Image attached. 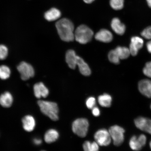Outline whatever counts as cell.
<instances>
[{
	"mask_svg": "<svg viewBox=\"0 0 151 151\" xmlns=\"http://www.w3.org/2000/svg\"><path fill=\"white\" fill-rule=\"evenodd\" d=\"M150 109H151V104H150Z\"/></svg>",
	"mask_w": 151,
	"mask_h": 151,
	"instance_id": "37",
	"label": "cell"
},
{
	"mask_svg": "<svg viewBox=\"0 0 151 151\" xmlns=\"http://www.w3.org/2000/svg\"><path fill=\"white\" fill-rule=\"evenodd\" d=\"M8 54L7 47L3 45H0V60H4L6 58Z\"/></svg>",
	"mask_w": 151,
	"mask_h": 151,
	"instance_id": "27",
	"label": "cell"
},
{
	"mask_svg": "<svg viewBox=\"0 0 151 151\" xmlns=\"http://www.w3.org/2000/svg\"><path fill=\"white\" fill-rule=\"evenodd\" d=\"M33 142L34 144L37 146H39L42 143V141L41 139L39 138H35L33 139Z\"/></svg>",
	"mask_w": 151,
	"mask_h": 151,
	"instance_id": "32",
	"label": "cell"
},
{
	"mask_svg": "<svg viewBox=\"0 0 151 151\" xmlns=\"http://www.w3.org/2000/svg\"><path fill=\"white\" fill-rule=\"evenodd\" d=\"M34 94L35 97L40 99L41 97L46 98L49 94L48 88L42 82L36 83L33 87Z\"/></svg>",
	"mask_w": 151,
	"mask_h": 151,
	"instance_id": "12",
	"label": "cell"
},
{
	"mask_svg": "<svg viewBox=\"0 0 151 151\" xmlns=\"http://www.w3.org/2000/svg\"><path fill=\"white\" fill-rule=\"evenodd\" d=\"M138 88L139 92L143 95L151 98V80L146 79L139 81Z\"/></svg>",
	"mask_w": 151,
	"mask_h": 151,
	"instance_id": "11",
	"label": "cell"
},
{
	"mask_svg": "<svg viewBox=\"0 0 151 151\" xmlns=\"http://www.w3.org/2000/svg\"><path fill=\"white\" fill-rule=\"evenodd\" d=\"M89 122L86 119L81 118L77 119L72 125V129L73 133L78 136L84 137L87 134Z\"/></svg>",
	"mask_w": 151,
	"mask_h": 151,
	"instance_id": "4",
	"label": "cell"
},
{
	"mask_svg": "<svg viewBox=\"0 0 151 151\" xmlns=\"http://www.w3.org/2000/svg\"><path fill=\"white\" fill-rule=\"evenodd\" d=\"M148 6L151 8V0H146Z\"/></svg>",
	"mask_w": 151,
	"mask_h": 151,
	"instance_id": "35",
	"label": "cell"
},
{
	"mask_svg": "<svg viewBox=\"0 0 151 151\" xmlns=\"http://www.w3.org/2000/svg\"><path fill=\"white\" fill-rule=\"evenodd\" d=\"M95 38L97 40L101 42L109 43L113 39V35L111 32L106 29H101L96 34Z\"/></svg>",
	"mask_w": 151,
	"mask_h": 151,
	"instance_id": "14",
	"label": "cell"
},
{
	"mask_svg": "<svg viewBox=\"0 0 151 151\" xmlns=\"http://www.w3.org/2000/svg\"><path fill=\"white\" fill-rule=\"evenodd\" d=\"M142 37L145 39L151 40V26H148L143 30L141 33Z\"/></svg>",
	"mask_w": 151,
	"mask_h": 151,
	"instance_id": "29",
	"label": "cell"
},
{
	"mask_svg": "<svg viewBox=\"0 0 151 151\" xmlns=\"http://www.w3.org/2000/svg\"><path fill=\"white\" fill-rule=\"evenodd\" d=\"M17 69L20 73L22 80L26 81L29 80L35 75V71L33 67L27 62H21L17 67Z\"/></svg>",
	"mask_w": 151,
	"mask_h": 151,
	"instance_id": "8",
	"label": "cell"
},
{
	"mask_svg": "<svg viewBox=\"0 0 151 151\" xmlns=\"http://www.w3.org/2000/svg\"><path fill=\"white\" fill-rule=\"evenodd\" d=\"M115 50L120 60L127 59L131 55L129 48L127 47L118 46Z\"/></svg>",
	"mask_w": 151,
	"mask_h": 151,
	"instance_id": "22",
	"label": "cell"
},
{
	"mask_svg": "<svg viewBox=\"0 0 151 151\" xmlns=\"http://www.w3.org/2000/svg\"><path fill=\"white\" fill-rule=\"evenodd\" d=\"M11 71L9 68L6 65L0 66V78L5 80L10 77Z\"/></svg>",
	"mask_w": 151,
	"mask_h": 151,
	"instance_id": "24",
	"label": "cell"
},
{
	"mask_svg": "<svg viewBox=\"0 0 151 151\" xmlns=\"http://www.w3.org/2000/svg\"><path fill=\"white\" fill-rule=\"evenodd\" d=\"M78 56L74 50H69L66 53L65 56L66 61L70 68L75 69L77 65Z\"/></svg>",
	"mask_w": 151,
	"mask_h": 151,
	"instance_id": "17",
	"label": "cell"
},
{
	"mask_svg": "<svg viewBox=\"0 0 151 151\" xmlns=\"http://www.w3.org/2000/svg\"><path fill=\"white\" fill-rule=\"evenodd\" d=\"M109 131L115 146L121 145L124 140L125 130L124 128L118 125H114L111 126Z\"/></svg>",
	"mask_w": 151,
	"mask_h": 151,
	"instance_id": "5",
	"label": "cell"
},
{
	"mask_svg": "<svg viewBox=\"0 0 151 151\" xmlns=\"http://www.w3.org/2000/svg\"><path fill=\"white\" fill-rule=\"evenodd\" d=\"M99 146L96 142H91L88 141L85 142L83 146L84 151H99Z\"/></svg>",
	"mask_w": 151,
	"mask_h": 151,
	"instance_id": "23",
	"label": "cell"
},
{
	"mask_svg": "<svg viewBox=\"0 0 151 151\" xmlns=\"http://www.w3.org/2000/svg\"><path fill=\"white\" fill-rule=\"evenodd\" d=\"M56 27L60 38L65 42H70L75 39L74 26L73 22L64 18L56 22Z\"/></svg>",
	"mask_w": 151,
	"mask_h": 151,
	"instance_id": "1",
	"label": "cell"
},
{
	"mask_svg": "<svg viewBox=\"0 0 151 151\" xmlns=\"http://www.w3.org/2000/svg\"><path fill=\"white\" fill-rule=\"evenodd\" d=\"M14 98L9 92H5L0 96V105L5 108H9L12 105Z\"/></svg>",
	"mask_w": 151,
	"mask_h": 151,
	"instance_id": "16",
	"label": "cell"
},
{
	"mask_svg": "<svg viewBox=\"0 0 151 151\" xmlns=\"http://www.w3.org/2000/svg\"><path fill=\"white\" fill-rule=\"evenodd\" d=\"M146 47L148 51L151 54V40H150L146 44Z\"/></svg>",
	"mask_w": 151,
	"mask_h": 151,
	"instance_id": "33",
	"label": "cell"
},
{
	"mask_svg": "<svg viewBox=\"0 0 151 151\" xmlns=\"http://www.w3.org/2000/svg\"><path fill=\"white\" fill-rule=\"evenodd\" d=\"M59 137V133L56 130L50 129L47 131L44 135V140L48 144L53 143L58 140Z\"/></svg>",
	"mask_w": 151,
	"mask_h": 151,
	"instance_id": "18",
	"label": "cell"
},
{
	"mask_svg": "<svg viewBox=\"0 0 151 151\" xmlns=\"http://www.w3.org/2000/svg\"><path fill=\"white\" fill-rule=\"evenodd\" d=\"M95 141L99 146H107L110 144L112 139L109 131L105 129H99L94 135Z\"/></svg>",
	"mask_w": 151,
	"mask_h": 151,
	"instance_id": "6",
	"label": "cell"
},
{
	"mask_svg": "<svg viewBox=\"0 0 151 151\" xmlns=\"http://www.w3.org/2000/svg\"><path fill=\"white\" fill-rule=\"evenodd\" d=\"M37 104L41 112L54 121L58 120L59 108L57 104L54 102L39 100Z\"/></svg>",
	"mask_w": 151,
	"mask_h": 151,
	"instance_id": "2",
	"label": "cell"
},
{
	"mask_svg": "<svg viewBox=\"0 0 151 151\" xmlns=\"http://www.w3.org/2000/svg\"><path fill=\"white\" fill-rule=\"evenodd\" d=\"M150 148L151 150V140L150 141Z\"/></svg>",
	"mask_w": 151,
	"mask_h": 151,
	"instance_id": "36",
	"label": "cell"
},
{
	"mask_svg": "<svg viewBox=\"0 0 151 151\" xmlns=\"http://www.w3.org/2000/svg\"><path fill=\"white\" fill-rule=\"evenodd\" d=\"M147 141V137L144 134H141L138 136L133 135L130 139L129 146L132 150L139 151L146 145Z\"/></svg>",
	"mask_w": 151,
	"mask_h": 151,
	"instance_id": "7",
	"label": "cell"
},
{
	"mask_svg": "<svg viewBox=\"0 0 151 151\" xmlns=\"http://www.w3.org/2000/svg\"><path fill=\"white\" fill-rule=\"evenodd\" d=\"M83 1L85 3L90 4H91L95 0H83Z\"/></svg>",
	"mask_w": 151,
	"mask_h": 151,
	"instance_id": "34",
	"label": "cell"
},
{
	"mask_svg": "<svg viewBox=\"0 0 151 151\" xmlns=\"http://www.w3.org/2000/svg\"><path fill=\"white\" fill-rule=\"evenodd\" d=\"M124 0H110L109 4L112 9L115 10H120L123 8Z\"/></svg>",
	"mask_w": 151,
	"mask_h": 151,
	"instance_id": "25",
	"label": "cell"
},
{
	"mask_svg": "<svg viewBox=\"0 0 151 151\" xmlns=\"http://www.w3.org/2000/svg\"><path fill=\"white\" fill-rule=\"evenodd\" d=\"M108 58L109 61L112 63L118 64L120 63V59L115 50H111L109 52Z\"/></svg>",
	"mask_w": 151,
	"mask_h": 151,
	"instance_id": "26",
	"label": "cell"
},
{
	"mask_svg": "<svg viewBox=\"0 0 151 151\" xmlns=\"http://www.w3.org/2000/svg\"><path fill=\"white\" fill-rule=\"evenodd\" d=\"M138 129L151 135V119L143 116H139L134 121Z\"/></svg>",
	"mask_w": 151,
	"mask_h": 151,
	"instance_id": "9",
	"label": "cell"
},
{
	"mask_svg": "<svg viewBox=\"0 0 151 151\" xmlns=\"http://www.w3.org/2000/svg\"><path fill=\"white\" fill-rule=\"evenodd\" d=\"M45 151V150H42V151Z\"/></svg>",
	"mask_w": 151,
	"mask_h": 151,
	"instance_id": "38",
	"label": "cell"
},
{
	"mask_svg": "<svg viewBox=\"0 0 151 151\" xmlns=\"http://www.w3.org/2000/svg\"><path fill=\"white\" fill-rule=\"evenodd\" d=\"M143 74L151 78V61L147 62L143 69Z\"/></svg>",
	"mask_w": 151,
	"mask_h": 151,
	"instance_id": "28",
	"label": "cell"
},
{
	"mask_svg": "<svg viewBox=\"0 0 151 151\" xmlns=\"http://www.w3.org/2000/svg\"><path fill=\"white\" fill-rule=\"evenodd\" d=\"M22 122L24 129L26 132L33 131L36 126L35 118L31 115H27L22 118Z\"/></svg>",
	"mask_w": 151,
	"mask_h": 151,
	"instance_id": "13",
	"label": "cell"
},
{
	"mask_svg": "<svg viewBox=\"0 0 151 151\" xmlns=\"http://www.w3.org/2000/svg\"><path fill=\"white\" fill-rule=\"evenodd\" d=\"M111 27L115 33L119 35H123L126 31V26L117 18H113L111 22Z\"/></svg>",
	"mask_w": 151,
	"mask_h": 151,
	"instance_id": "15",
	"label": "cell"
},
{
	"mask_svg": "<svg viewBox=\"0 0 151 151\" xmlns=\"http://www.w3.org/2000/svg\"><path fill=\"white\" fill-rule=\"evenodd\" d=\"M93 34V31L89 27L82 24L77 27L75 31V39L81 44H86L91 40Z\"/></svg>",
	"mask_w": 151,
	"mask_h": 151,
	"instance_id": "3",
	"label": "cell"
},
{
	"mask_svg": "<svg viewBox=\"0 0 151 151\" xmlns=\"http://www.w3.org/2000/svg\"><path fill=\"white\" fill-rule=\"evenodd\" d=\"M77 65L78 66L80 72L83 75L88 76L91 73L89 66L82 58L79 56L77 58Z\"/></svg>",
	"mask_w": 151,
	"mask_h": 151,
	"instance_id": "20",
	"label": "cell"
},
{
	"mask_svg": "<svg viewBox=\"0 0 151 151\" xmlns=\"http://www.w3.org/2000/svg\"><path fill=\"white\" fill-rule=\"evenodd\" d=\"M98 101L102 107H109L112 104V98L109 94L105 93L99 96Z\"/></svg>",
	"mask_w": 151,
	"mask_h": 151,
	"instance_id": "21",
	"label": "cell"
},
{
	"mask_svg": "<svg viewBox=\"0 0 151 151\" xmlns=\"http://www.w3.org/2000/svg\"><path fill=\"white\" fill-rule=\"evenodd\" d=\"M96 100L93 97H90L86 100V105L88 109H92L96 106Z\"/></svg>",
	"mask_w": 151,
	"mask_h": 151,
	"instance_id": "30",
	"label": "cell"
},
{
	"mask_svg": "<svg viewBox=\"0 0 151 151\" xmlns=\"http://www.w3.org/2000/svg\"><path fill=\"white\" fill-rule=\"evenodd\" d=\"M92 113L94 116H98L100 115V111L98 107L95 106L92 109Z\"/></svg>",
	"mask_w": 151,
	"mask_h": 151,
	"instance_id": "31",
	"label": "cell"
},
{
	"mask_svg": "<svg viewBox=\"0 0 151 151\" xmlns=\"http://www.w3.org/2000/svg\"><path fill=\"white\" fill-rule=\"evenodd\" d=\"M144 40L142 38L138 36H134L131 39L129 50L132 55L136 56L138 53L139 50L142 48Z\"/></svg>",
	"mask_w": 151,
	"mask_h": 151,
	"instance_id": "10",
	"label": "cell"
},
{
	"mask_svg": "<svg viewBox=\"0 0 151 151\" xmlns=\"http://www.w3.org/2000/svg\"><path fill=\"white\" fill-rule=\"evenodd\" d=\"M61 16V13L59 9L52 8L45 12L44 17L48 21L52 22L58 19Z\"/></svg>",
	"mask_w": 151,
	"mask_h": 151,
	"instance_id": "19",
	"label": "cell"
}]
</instances>
